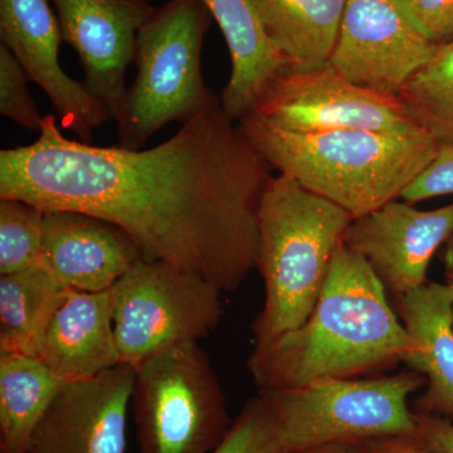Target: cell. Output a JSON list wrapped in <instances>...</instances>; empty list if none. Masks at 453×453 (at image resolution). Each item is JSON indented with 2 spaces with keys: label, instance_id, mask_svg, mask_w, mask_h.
Instances as JSON below:
<instances>
[{
  "label": "cell",
  "instance_id": "29",
  "mask_svg": "<svg viewBox=\"0 0 453 453\" xmlns=\"http://www.w3.org/2000/svg\"><path fill=\"white\" fill-rule=\"evenodd\" d=\"M359 446L362 453H427L414 437H390Z\"/></svg>",
  "mask_w": 453,
  "mask_h": 453
},
{
  "label": "cell",
  "instance_id": "27",
  "mask_svg": "<svg viewBox=\"0 0 453 453\" xmlns=\"http://www.w3.org/2000/svg\"><path fill=\"white\" fill-rule=\"evenodd\" d=\"M453 195V144L438 145L434 160L428 164L402 195V201L413 203Z\"/></svg>",
  "mask_w": 453,
  "mask_h": 453
},
{
  "label": "cell",
  "instance_id": "21",
  "mask_svg": "<svg viewBox=\"0 0 453 453\" xmlns=\"http://www.w3.org/2000/svg\"><path fill=\"white\" fill-rule=\"evenodd\" d=\"M65 290L41 264L0 275V351L35 357Z\"/></svg>",
  "mask_w": 453,
  "mask_h": 453
},
{
  "label": "cell",
  "instance_id": "19",
  "mask_svg": "<svg viewBox=\"0 0 453 453\" xmlns=\"http://www.w3.org/2000/svg\"><path fill=\"white\" fill-rule=\"evenodd\" d=\"M268 38L292 68L327 64L348 0H252Z\"/></svg>",
  "mask_w": 453,
  "mask_h": 453
},
{
  "label": "cell",
  "instance_id": "12",
  "mask_svg": "<svg viewBox=\"0 0 453 453\" xmlns=\"http://www.w3.org/2000/svg\"><path fill=\"white\" fill-rule=\"evenodd\" d=\"M453 237V203L416 210L395 199L351 220L344 244L362 256L396 301L427 283L432 257Z\"/></svg>",
  "mask_w": 453,
  "mask_h": 453
},
{
  "label": "cell",
  "instance_id": "4",
  "mask_svg": "<svg viewBox=\"0 0 453 453\" xmlns=\"http://www.w3.org/2000/svg\"><path fill=\"white\" fill-rule=\"evenodd\" d=\"M351 220L347 211L294 179L271 178L258 211L256 268L264 279L265 303L252 324L255 344L309 318Z\"/></svg>",
  "mask_w": 453,
  "mask_h": 453
},
{
  "label": "cell",
  "instance_id": "32",
  "mask_svg": "<svg viewBox=\"0 0 453 453\" xmlns=\"http://www.w3.org/2000/svg\"><path fill=\"white\" fill-rule=\"evenodd\" d=\"M446 283L449 285V290H451L453 295V276L452 277H447Z\"/></svg>",
  "mask_w": 453,
  "mask_h": 453
},
{
  "label": "cell",
  "instance_id": "20",
  "mask_svg": "<svg viewBox=\"0 0 453 453\" xmlns=\"http://www.w3.org/2000/svg\"><path fill=\"white\" fill-rule=\"evenodd\" d=\"M65 381L40 357L0 351V453H26Z\"/></svg>",
  "mask_w": 453,
  "mask_h": 453
},
{
  "label": "cell",
  "instance_id": "8",
  "mask_svg": "<svg viewBox=\"0 0 453 453\" xmlns=\"http://www.w3.org/2000/svg\"><path fill=\"white\" fill-rule=\"evenodd\" d=\"M222 294L169 262L139 259L112 288L121 365L138 368L166 349L205 338L222 319Z\"/></svg>",
  "mask_w": 453,
  "mask_h": 453
},
{
  "label": "cell",
  "instance_id": "3",
  "mask_svg": "<svg viewBox=\"0 0 453 453\" xmlns=\"http://www.w3.org/2000/svg\"><path fill=\"white\" fill-rule=\"evenodd\" d=\"M238 124L279 174L335 203L353 219L401 199L440 145L427 133L286 130L252 112Z\"/></svg>",
  "mask_w": 453,
  "mask_h": 453
},
{
  "label": "cell",
  "instance_id": "22",
  "mask_svg": "<svg viewBox=\"0 0 453 453\" xmlns=\"http://www.w3.org/2000/svg\"><path fill=\"white\" fill-rule=\"evenodd\" d=\"M398 98L413 121L438 144H453V42L437 46Z\"/></svg>",
  "mask_w": 453,
  "mask_h": 453
},
{
  "label": "cell",
  "instance_id": "24",
  "mask_svg": "<svg viewBox=\"0 0 453 453\" xmlns=\"http://www.w3.org/2000/svg\"><path fill=\"white\" fill-rule=\"evenodd\" d=\"M211 453H282L276 417L264 395L247 402Z\"/></svg>",
  "mask_w": 453,
  "mask_h": 453
},
{
  "label": "cell",
  "instance_id": "31",
  "mask_svg": "<svg viewBox=\"0 0 453 453\" xmlns=\"http://www.w3.org/2000/svg\"><path fill=\"white\" fill-rule=\"evenodd\" d=\"M446 279L453 276V237L447 242L445 252Z\"/></svg>",
  "mask_w": 453,
  "mask_h": 453
},
{
  "label": "cell",
  "instance_id": "18",
  "mask_svg": "<svg viewBox=\"0 0 453 453\" xmlns=\"http://www.w3.org/2000/svg\"><path fill=\"white\" fill-rule=\"evenodd\" d=\"M219 23L232 59V73L223 89L222 107L240 121L252 111L271 81L290 67L268 38L252 0H203Z\"/></svg>",
  "mask_w": 453,
  "mask_h": 453
},
{
  "label": "cell",
  "instance_id": "14",
  "mask_svg": "<svg viewBox=\"0 0 453 453\" xmlns=\"http://www.w3.org/2000/svg\"><path fill=\"white\" fill-rule=\"evenodd\" d=\"M135 368L68 381L35 426L26 453H125Z\"/></svg>",
  "mask_w": 453,
  "mask_h": 453
},
{
  "label": "cell",
  "instance_id": "17",
  "mask_svg": "<svg viewBox=\"0 0 453 453\" xmlns=\"http://www.w3.org/2000/svg\"><path fill=\"white\" fill-rule=\"evenodd\" d=\"M398 303L399 318L417 342L405 365L426 380L417 413L453 419L452 292L446 282H427Z\"/></svg>",
  "mask_w": 453,
  "mask_h": 453
},
{
  "label": "cell",
  "instance_id": "26",
  "mask_svg": "<svg viewBox=\"0 0 453 453\" xmlns=\"http://www.w3.org/2000/svg\"><path fill=\"white\" fill-rule=\"evenodd\" d=\"M419 32L436 46L453 42V0H395Z\"/></svg>",
  "mask_w": 453,
  "mask_h": 453
},
{
  "label": "cell",
  "instance_id": "15",
  "mask_svg": "<svg viewBox=\"0 0 453 453\" xmlns=\"http://www.w3.org/2000/svg\"><path fill=\"white\" fill-rule=\"evenodd\" d=\"M138 247L112 223L73 211L44 214L41 265L65 288H112L142 259Z\"/></svg>",
  "mask_w": 453,
  "mask_h": 453
},
{
  "label": "cell",
  "instance_id": "16",
  "mask_svg": "<svg viewBox=\"0 0 453 453\" xmlns=\"http://www.w3.org/2000/svg\"><path fill=\"white\" fill-rule=\"evenodd\" d=\"M35 357L65 383L92 380L121 365L113 333L112 288H65L50 315Z\"/></svg>",
  "mask_w": 453,
  "mask_h": 453
},
{
  "label": "cell",
  "instance_id": "7",
  "mask_svg": "<svg viewBox=\"0 0 453 453\" xmlns=\"http://www.w3.org/2000/svg\"><path fill=\"white\" fill-rule=\"evenodd\" d=\"M131 411L140 453H211L234 423L198 342L166 349L135 368Z\"/></svg>",
  "mask_w": 453,
  "mask_h": 453
},
{
  "label": "cell",
  "instance_id": "1",
  "mask_svg": "<svg viewBox=\"0 0 453 453\" xmlns=\"http://www.w3.org/2000/svg\"><path fill=\"white\" fill-rule=\"evenodd\" d=\"M273 170L214 95L146 150L65 138L46 115L33 144L0 151V198L105 219L142 258L169 262L225 294L256 268L259 204Z\"/></svg>",
  "mask_w": 453,
  "mask_h": 453
},
{
  "label": "cell",
  "instance_id": "2",
  "mask_svg": "<svg viewBox=\"0 0 453 453\" xmlns=\"http://www.w3.org/2000/svg\"><path fill=\"white\" fill-rule=\"evenodd\" d=\"M416 348L383 283L342 243L311 314L296 329L255 344L249 369L259 390L296 388L388 371Z\"/></svg>",
  "mask_w": 453,
  "mask_h": 453
},
{
  "label": "cell",
  "instance_id": "6",
  "mask_svg": "<svg viewBox=\"0 0 453 453\" xmlns=\"http://www.w3.org/2000/svg\"><path fill=\"white\" fill-rule=\"evenodd\" d=\"M425 387V377L411 369L380 377L329 378L259 395L275 414L282 453H300L330 443L416 437L410 398Z\"/></svg>",
  "mask_w": 453,
  "mask_h": 453
},
{
  "label": "cell",
  "instance_id": "23",
  "mask_svg": "<svg viewBox=\"0 0 453 453\" xmlns=\"http://www.w3.org/2000/svg\"><path fill=\"white\" fill-rule=\"evenodd\" d=\"M44 214L31 203L0 198V275L41 264Z\"/></svg>",
  "mask_w": 453,
  "mask_h": 453
},
{
  "label": "cell",
  "instance_id": "10",
  "mask_svg": "<svg viewBox=\"0 0 453 453\" xmlns=\"http://www.w3.org/2000/svg\"><path fill=\"white\" fill-rule=\"evenodd\" d=\"M436 49L395 0H348L329 64L360 88L398 96Z\"/></svg>",
  "mask_w": 453,
  "mask_h": 453
},
{
  "label": "cell",
  "instance_id": "11",
  "mask_svg": "<svg viewBox=\"0 0 453 453\" xmlns=\"http://www.w3.org/2000/svg\"><path fill=\"white\" fill-rule=\"evenodd\" d=\"M0 40L31 82L43 89L62 129L91 144L94 131L112 118L83 82L71 79L59 64L64 37L49 0H0Z\"/></svg>",
  "mask_w": 453,
  "mask_h": 453
},
{
  "label": "cell",
  "instance_id": "5",
  "mask_svg": "<svg viewBox=\"0 0 453 453\" xmlns=\"http://www.w3.org/2000/svg\"><path fill=\"white\" fill-rule=\"evenodd\" d=\"M203 0L155 7L136 37L133 85L116 118L120 148L142 150L172 122L195 118L214 96L202 76V50L211 25Z\"/></svg>",
  "mask_w": 453,
  "mask_h": 453
},
{
  "label": "cell",
  "instance_id": "30",
  "mask_svg": "<svg viewBox=\"0 0 453 453\" xmlns=\"http://www.w3.org/2000/svg\"><path fill=\"white\" fill-rule=\"evenodd\" d=\"M300 453H362L359 446L351 445V443H330L314 447V449H306Z\"/></svg>",
  "mask_w": 453,
  "mask_h": 453
},
{
  "label": "cell",
  "instance_id": "9",
  "mask_svg": "<svg viewBox=\"0 0 453 453\" xmlns=\"http://www.w3.org/2000/svg\"><path fill=\"white\" fill-rule=\"evenodd\" d=\"M251 112L292 131L362 129L401 135L426 133L413 121L398 96L360 88L329 62L309 70L283 68Z\"/></svg>",
  "mask_w": 453,
  "mask_h": 453
},
{
  "label": "cell",
  "instance_id": "25",
  "mask_svg": "<svg viewBox=\"0 0 453 453\" xmlns=\"http://www.w3.org/2000/svg\"><path fill=\"white\" fill-rule=\"evenodd\" d=\"M29 82L16 57L0 43V113L23 129L40 133L44 116L29 94Z\"/></svg>",
  "mask_w": 453,
  "mask_h": 453
},
{
  "label": "cell",
  "instance_id": "28",
  "mask_svg": "<svg viewBox=\"0 0 453 453\" xmlns=\"http://www.w3.org/2000/svg\"><path fill=\"white\" fill-rule=\"evenodd\" d=\"M416 414V440L427 453H453V423L432 414Z\"/></svg>",
  "mask_w": 453,
  "mask_h": 453
},
{
  "label": "cell",
  "instance_id": "13",
  "mask_svg": "<svg viewBox=\"0 0 453 453\" xmlns=\"http://www.w3.org/2000/svg\"><path fill=\"white\" fill-rule=\"evenodd\" d=\"M64 42L79 56L83 85L115 121L127 95L125 77L136 37L154 12L150 0H50Z\"/></svg>",
  "mask_w": 453,
  "mask_h": 453
}]
</instances>
